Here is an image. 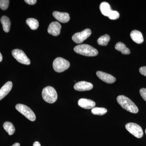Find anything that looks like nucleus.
<instances>
[{
	"instance_id": "obj_1",
	"label": "nucleus",
	"mask_w": 146,
	"mask_h": 146,
	"mask_svg": "<svg viewBox=\"0 0 146 146\" xmlns=\"http://www.w3.org/2000/svg\"><path fill=\"white\" fill-rule=\"evenodd\" d=\"M117 100L119 104L123 109L131 113L136 114L138 112V108L131 100L124 96H119L117 97Z\"/></svg>"
},
{
	"instance_id": "obj_2",
	"label": "nucleus",
	"mask_w": 146,
	"mask_h": 146,
	"mask_svg": "<svg viewBox=\"0 0 146 146\" xmlns=\"http://www.w3.org/2000/svg\"><path fill=\"white\" fill-rule=\"evenodd\" d=\"M74 51L78 54L87 56H96L98 54V50L86 44L77 45L74 48Z\"/></svg>"
},
{
	"instance_id": "obj_3",
	"label": "nucleus",
	"mask_w": 146,
	"mask_h": 146,
	"mask_svg": "<svg viewBox=\"0 0 146 146\" xmlns=\"http://www.w3.org/2000/svg\"><path fill=\"white\" fill-rule=\"evenodd\" d=\"M42 96L45 102L53 104L57 100L58 96L55 89L51 86H47L43 89Z\"/></svg>"
},
{
	"instance_id": "obj_4",
	"label": "nucleus",
	"mask_w": 146,
	"mask_h": 146,
	"mask_svg": "<svg viewBox=\"0 0 146 146\" xmlns=\"http://www.w3.org/2000/svg\"><path fill=\"white\" fill-rule=\"evenodd\" d=\"M70 63L68 60L63 58L58 57L54 60L53 68L55 72H62L69 68Z\"/></svg>"
},
{
	"instance_id": "obj_5",
	"label": "nucleus",
	"mask_w": 146,
	"mask_h": 146,
	"mask_svg": "<svg viewBox=\"0 0 146 146\" xmlns=\"http://www.w3.org/2000/svg\"><path fill=\"white\" fill-rule=\"evenodd\" d=\"M16 108L30 121H34L36 120V116L34 112L28 106L23 104H18L16 106Z\"/></svg>"
},
{
	"instance_id": "obj_6",
	"label": "nucleus",
	"mask_w": 146,
	"mask_h": 146,
	"mask_svg": "<svg viewBox=\"0 0 146 146\" xmlns=\"http://www.w3.org/2000/svg\"><path fill=\"white\" fill-rule=\"evenodd\" d=\"M127 130L136 138H140L143 135V129L140 125L133 123H129L125 125Z\"/></svg>"
},
{
	"instance_id": "obj_7",
	"label": "nucleus",
	"mask_w": 146,
	"mask_h": 146,
	"mask_svg": "<svg viewBox=\"0 0 146 146\" xmlns=\"http://www.w3.org/2000/svg\"><path fill=\"white\" fill-rule=\"evenodd\" d=\"M12 54L19 63L27 65L30 64V60L22 50L18 49L13 50L12 51Z\"/></svg>"
},
{
	"instance_id": "obj_8",
	"label": "nucleus",
	"mask_w": 146,
	"mask_h": 146,
	"mask_svg": "<svg viewBox=\"0 0 146 146\" xmlns=\"http://www.w3.org/2000/svg\"><path fill=\"white\" fill-rule=\"evenodd\" d=\"M91 31L89 29H86L81 32L77 33L73 35L72 39L77 44H81L91 35Z\"/></svg>"
},
{
	"instance_id": "obj_9",
	"label": "nucleus",
	"mask_w": 146,
	"mask_h": 146,
	"mask_svg": "<svg viewBox=\"0 0 146 146\" xmlns=\"http://www.w3.org/2000/svg\"><path fill=\"white\" fill-rule=\"evenodd\" d=\"M61 26L58 22H53L51 23L48 29V32L50 34L57 36L60 34Z\"/></svg>"
},
{
	"instance_id": "obj_10",
	"label": "nucleus",
	"mask_w": 146,
	"mask_h": 146,
	"mask_svg": "<svg viewBox=\"0 0 146 146\" xmlns=\"http://www.w3.org/2000/svg\"><path fill=\"white\" fill-rule=\"evenodd\" d=\"M74 88L76 91H89L93 89V85L87 82L80 81L76 83Z\"/></svg>"
},
{
	"instance_id": "obj_11",
	"label": "nucleus",
	"mask_w": 146,
	"mask_h": 146,
	"mask_svg": "<svg viewBox=\"0 0 146 146\" xmlns=\"http://www.w3.org/2000/svg\"><path fill=\"white\" fill-rule=\"evenodd\" d=\"M97 76L106 83L112 84L116 81V79L111 75L101 71H98L96 72Z\"/></svg>"
},
{
	"instance_id": "obj_12",
	"label": "nucleus",
	"mask_w": 146,
	"mask_h": 146,
	"mask_svg": "<svg viewBox=\"0 0 146 146\" xmlns=\"http://www.w3.org/2000/svg\"><path fill=\"white\" fill-rule=\"evenodd\" d=\"M79 106L86 109H91L95 107L96 103L92 100L81 98L78 100Z\"/></svg>"
},
{
	"instance_id": "obj_13",
	"label": "nucleus",
	"mask_w": 146,
	"mask_h": 146,
	"mask_svg": "<svg viewBox=\"0 0 146 146\" xmlns=\"http://www.w3.org/2000/svg\"><path fill=\"white\" fill-rule=\"evenodd\" d=\"M53 16L56 19L62 23H66L69 22L70 17L68 13L54 11L53 12Z\"/></svg>"
},
{
	"instance_id": "obj_14",
	"label": "nucleus",
	"mask_w": 146,
	"mask_h": 146,
	"mask_svg": "<svg viewBox=\"0 0 146 146\" xmlns=\"http://www.w3.org/2000/svg\"><path fill=\"white\" fill-rule=\"evenodd\" d=\"M13 84L11 81L7 82L0 89V100H2L9 93L12 89Z\"/></svg>"
},
{
	"instance_id": "obj_15",
	"label": "nucleus",
	"mask_w": 146,
	"mask_h": 146,
	"mask_svg": "<svg viewBox=\"0 0 146 146\" xmlns=\"http://www.w3.org/2000/svg\"><path fill=\"white\" fill-rule=\"evenodd\" d=\"M130 36L133 42L138 44H141L144 42L143 36L142 33L138 31H132L130 33Z\"/></svg>"
},
{
	"instance_id": "obj_16",
	"label": "nucleus",
	"mask_w": 146,
	"mask_h": 146,
	"mask_svg": "<svg viewBox=\"0 0 146 146\" xmlns=\"http://www.w3.org/2000/svg\"><path fill=\"white\" fill-rule=\"evenodd\" d=\"M100 8L102 14L104 16L108 17L112 11L109 4L106 2L102 3L100 5Z\"/></svg>"
},
{
	"instance_id": "obj_17",
	"label": "nucleus",
	"mask_w": 146,
	"mask_h": 146,
	"mask_svg": "<svg viewBox=\"0 0 146 146\" xmlns=\"http://www.w3.org/2000/svg\"><path fill=\"white\" fill-rule=\"evenodd\" d=\"M1 22L3 25V29L6 33L10 31L11 22L10 19L7 16H3L1 19Z\"/></svg>"
},
{
	"instance_id": "obj_18",
	"label": "nucleus",
	"mask_w": 146,
	"mask_h": 146,
	"mask_svg": "<svg viewBox=\"0 0 146 146\" xmlns=\"http://www.w3.org/2000/svg\"><path fill=\"white\" fill-rule=\"evenodd\" d=\"M115 48L117 50L121 52L123 54H129L130 50L125 45L121 42H118L115 46Z\"/></svg>"
},
{
	"instance_id": "obj_19",
	"label": "nucleus",
	"mask_w": 146,
	"mask_h": 146,
	"mask_svg": "<svg viewBox=\"0 0 146 146\" xmlns=\"http://www.w3.org/2000/svg\"><path fill=\"white\" fill-rule=\"evenodd\" d=\"M3 127L5 130L8 133L9 135H12L15 131V128L12 123L7 121L3 125Z\"/></svg>"
},
{
	"instance_id": "obj_20",
	"label": "nucleus",
	"mask_w": 146,
	"mask_h": 146,
	"mask_svg": "<svg viewBox=\"0 0 146 146\" xmlns=\"http://www.w3.org/2000/svg\"><path fill=\"white\" fill-rule=\"evenodd\" d=\"M26 23L30 28L33 30H36L39 27V22L35 18H28L27 20Z\"/></svg>"
},
{
	"instance_id": "obj_21",
	"label": "nucleus",
	"mask_w": 146,
	"mask_h": 146,
	"mask_svg": "<svg viewBox=\"0 0 146 146\" xmlns=\"http://www.w3.org/2000/svg\"><path fill=\"white\" fill-rule=\"evenodd\" d=\"M110 39V36L108 34H105L100 37L98 39L97 42L98 44L100 46H106L108 44Z\"/></svg>"
},
{
	"instance_id": "obj_22",
	"label": "nucleus",
	"mask_w": 146,
	"mask_h": 146,
	"mask_svg": "<svg viewBox=\"0 0 146 146\" xmlns=\"http://www.w3.org/2000/svg\"><path fill=\"white\" fill-rule=\"evenodd\" d=\"M107 112V110L104 108L94 107L91 109V112L95 115H104Z\"/></svg>"
},
{
	"instance_id": "obj_23",
	"label": "nucleus",
	"mask_w": 146,
	"mask_h": 146,
	"mask_svg": "<svg viewBox=\"0 0 146 146\" xmlns=\"http://www.w3.org/2000/svg\"><path fill=\"white\" fill-rule=\"evenodd\" d=\"M9 3V1L8 0H0V8L2 10H6L8 8Z\"/></svg>"
},
{
	"instance_id": "obj_24",
	"label": "nucleus",
	"mask_w": 146,
	"mask_h": 146,
	"mask_svg": "<svg viewBox=\"0 0 146 146\" xmlns=\"http://www.w3.org/2000/svg\"><path fill=\"white\" fill-rule=\"evenodd\" d=\"M119 13L116 11L112 10L110 13L108 18L111 20H115L118 19L119 17Z\"/></svg>"
},
{
	"instance_id": "obj_25",
	"label": "nucleus",
	"mask_w": 146,
	"mask_h": 146,
	"mask_svg": "<svg viewBox=\"0 0 146 146\" xmlns=\"http://www.w3.org/2000/svg\"><path fill=\"white\" fill-rule=\"evenodd\" d=\"M140 94L141 96L146 102V88H142L140 89Z\"/></svg>"
},
{
	"instance_id": "obj_26",
	"label": "nucleus",
	"mask_w": 146,
	"mask_h": 146,
	"mask_svg": "<svg viewBox=\"0 0 146 146\" xmlns=\"http://www.w3.org/2000/svg\"><path fill=\"white\" fill-rule=\"evenodd\" d=\"M139 72L141 74L146 77V66H144L140 68Z\"/></svg>"
},
{
	"instance_id": "obj_27",
	"label": "nucleus",
	"mask_w": 146,
	"mask_h": 146,
	"mask_svg": "<svg viewBox=\"0 0 146 146\" xmlns=\"http://www.w3.org/2000/svg\"><path fill=\"white\" fill-rule=\"evenodd\" d=\"M25 1L28 4L33 5L36 3L37 1L36 0H25Z\"/></svg>"
},
{
	"instance_id": "obj_28",
	"label": "nucleus",
	"mask_w": 146,
	"mask_h": 146,
	"mask_svg": "<svg viewBox=\"0 0 146 146\" xmlns=\"http://www.w3.org/2000/svg\"><path fill=\"white\" fill-rule=\"evenodd\" d=\"M33 146H41V144L38 141H36V142H34L33 143Z\"/></svg>"
},
{
	"instance_id": "obj_29",
	"label": "nucleus",
	"mask_w": 146,
	"mask_h": 146,
	"mask_svg": "<svg viewBox=\"0 0 146 146\" xmlns=\"http://www.w3.org/2000/svg\"><path fill=\"white\" fill-rule=\"evenodd\" d=\"M12 146H20V143H14L13 144V145Z\"/></svg>"
},
{
	"instance_id": "obj_30",
	"label": "nucleus",
	"mask_w": 146,
	"mask_h": 146,
	"mask_svg": "<svg viewBox=\"0 0 146 146\" xmlns=\"http://www.w3.org/2000/svg\"><path fill=\"white\" fill-rule=\"evenodd\" d=\"M3 60V56L1 53L0 52V62H1Z\"/></svg>"
},
{
	"instance_id": "obj_31",
	"label": "nucleus",
	"mask_w": 146,
	"mask_h": 146,
	"mask_svg": "<svg viewBox=\"0 0 146 146\" xmlns=\"http://www.w3.org/2000/svg\"><path fill=\"white\" fill-rule=\"evenodd\" d=\"M145 133H146V130H145Z\"/></svg>"
}]
</instances>
